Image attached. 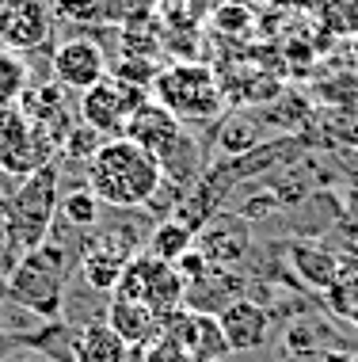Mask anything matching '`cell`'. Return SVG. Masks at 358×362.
Instances as JSON below:
<instances>
[{
    "label": "cell",
    "instance_id": "obj_30",
    "mask_svg": "<svg viewBox=\"0 0 358 362\" xmlns=\"http://www.w3.org/2000/svg\"><path fill=\"white\" fill-rule=\"evenodd\" d=\"M351 362H358V351H351Z\"/></svg>",
    "mask_w": 358,
    "mask_h": 362
},
{
    "label": "cell",
    "instance_id": "obj_29",
    "mask_svg": "<svg viewBox=\"0 0 358 362\" xmlns=\"http://www.w3.org/2000/svg\"><path fill=\"white\" fill-rule=\"evenodd\" d=\"M309 358H313V355H309ZM309 358H294V355H282L278 362H309Z\"/></svg>",
    "mask_w": 358,
    "mask_h": 362
},
{
    "label": "cell",
    "instance_id": "obj_16",
    "mask_svg": "<svg viewBox=\"0 0 358 362\" xmlns=\"http://www.w3.org/2000/svg\"><path fill=\"white\" fill-rule=\"evenodd\" d=\"M126 263H130V259L114 256V252L100 248V244H88L84 256H80V263H76V275H80V282H84V286H92L95 293H114Z\"/></svg>",
    "mask_w": 358,
    "mask_h": 362
},
{
    "label": "cell",
    "instance_id": "obj_7",
    "mask_svg": "<svg viewBox=\"0 0 358 362\" xmlns=\"http://www.w3.org/2000/svg\"><path fill=\"white\" fill-rule=\"evenodd\" d=\"M107 73H111V65H107L103 46L92 42V38H84V35H73V38H65V42H57L54 54H50L54 84H61L69 95H84Z\"/></svg>",
    "mask_w": 358,
    "mask_h": 362
},
{
    "label": "cell",
    "instance_id": "obj_9",
    "mask_svg": "<svg viewBox=\"0 0 358 362\" xmlns=\"http://www.w3.org/2000/svg\"><path fill=\"white\" fill-rule=\"evenodd\" d=\"M217 325H221V336H225L233 355H251V351H263L270 344L275 317L244 293V298H237L233 305H225L217 313Z\"/></svg>",
    "mask_w": 358,
    "mask_h": 362
},
{
    "label": "cell",
    "instance_id": "obj_23",
    "mask_svg": "<svg viewBox=\"0 0 358 362\" xmlns=\"http://www.w3.org/2000/svg\"><path fill=\"white\" fill-rule=\"evenodd\" d=\"M176 271H179V279H183V290H187L191 282H198V279H206V275H210V263H206V256H202V252L191 248L187 256H179V259H176Z\"/></svg>",
    "mask_w": 358,
    "mask_h": 362
},
{
    "label": "cell",
    "instance_id": "obj_19",
    "mask_svg": "<svg viewBox=\"0 0 358 362\" xmlns=\"http://www.w3.org/2000/svg\"><path fill=\"white\" fill-rule=\"evenodd\" d=\"M27 84H31V62H27V54H16V50L0 46V111L16 107Z\"/></svg>",
    "mask_w": 358,
    "mask_h": 362
},
{
    "label": "cell",
    "instance_id": "obj_24",
    "mask_svg": "<svg viewBox=\"0 0 358 362\" xmlns=\"http://www.w3.org/2000/svg\"><path fill=\"white\" fill-rule=\"evenodd\" d=\"M19 320H35V317H31V313H23V309H16L12 301H8V293H4V282H0V332H12V336H23Z\"/></svg>",
    "mask_w": 358,
    "mask_h": 362
},
{
    "label": "cell",
    "instance_id": "obj_26",
    "mask_svg": "<svg viewBox=\"0 0 358 362\" xmlns=\"http://www.w3.org/2000/svg\"><path fill=\"white\" fill-rule=\"evenodd\" d=\"M23 351V336H12V332H0V362L12 358Z\"/></svg>",
    "mask_w": 358,
    "mask_h": 362
},
{
    "label": "cell",
    "instance_id": "obj_31",
    "mask_svg": "<svg viewBox=\"0 0 358 362\" xmlns=\"http://www.w3.org/2000/svg\"><path fill=\"white\" fill-rule=\"evenodd\" d=\"M0 180H4V172H0ZM0 194H4V187H0Z\"/></svg>",
    "mask_w": 358,
    "mask_h": 362
},
{
    "label": "cell",
    "instance_id": "obj_15",
    "mask_svg": "<svg viewBox=\"0 0 358 362\" xmlns=\"http://www.w3.org/2000/svg\"><path fill=\"white\" fill-rule=\"evenodd\" d=\"M263 138H267V126L259 122V115H229L225 122L214 126L217 156H225V160H237V156L259 149Z\"/></svg>",
    "mask_w": 358,
    "mask_h": 362
},
{
    "label": "cell",
    "instance_id": "obj_2",
    "mask_svg": "<svg viewBox=\"0 0 358 362\" xmlns=\"http://www.w3.org/2000/svg\"><path fill=\"white\" fill-rule=\"evenodd\" d=\"M57 202H61V164L50 160L35 175L19 180L8 191L4 202V240L16 259H23L31 248H38L50 237V225L57 218Z\"/></svg>",
    "mask_w": 358,
    "mask_h": 362
},
{
    "label": "cell",
    "instance_id": "obj_33",
    "mask_svg": "<svg viewBox=\"0 0 358 362\" xmlns=\"http://www.w3.org/2000/svg\"><path fill=\"white\" fill-rule=\"evenodd\" d=\"M0 4H4V0H0Z\"/></svg>",
    "mask_w": 358,
    "mask_h": 362
},
{
    "label": "cell",
    "instance_id": "obj_12",
    "mask_svg": "<svg viewBox=\"0 0 358 362\" xmlns=\"http://www.w3.org/2000/svg\"><path fill=\"white\" fill-rule=\"evenodd\" d=\"M248 293V275L244 271H225V267H210L206 279L191 282L183 290V309L202 313V317H217L225 305H233L237 298Z\"/></svg>",
    "mask_w": 358,
    "mask_h": 362
},
{
    "label": "cell",
    "instance_id": "obj_27",
    "mask_svg": "<svg viewBox=\"0 0 358 362\" xmlns=\"http://www.w3.org/2000/svg\"><path fill=\"white\" fill-rule=\"evenodd\" d=\"M309 362H351V351H316Z\"/></svg>",
    "mask_w": 358,
    "mask_h": 362
},
{
    "label": "cell",
    "instance_id": "obj_3",
    "mask_svg": "<svg viewBox=\"0 0 358 362\" xmlns=\"http://www.w3.org/2000/svg\"><path fill=\"white\" fill-rule=\"evenodd\" d=\"M149 95L183 126L217 122L225 111V88H221L217 73L198 62H179L172 69H160Z\"/></svg>",
    "mask_w": 358,
    "mask_h": 362
},
{
    "label": "cell",
    "instance_id": "obj_21",
    "mask_svg": "<svg viewBox=\"0 0 358 362\" xmlns=\"http://www.w3.org/2000/svg\"><path fill=\"white\" fill-rule=\"evenodd\" d=\"M103 141H107L103 134H95L92 126L76 122L73 130L65 134V141H61V149H57V156H65V160H76V164H88Z\"/></svg>",
    "mask_w": 358,
    "mask_h": 362
},
{
    "label": "cell",
    "instance_id": "obj_11",
    "mask_svg": "<svg viewBox=\"0 0 358 362\" xmlns=\"http://www.w3.org/2000/svg\"><path fill=\"white\" fill-rule=\"evenodd\" d=\"M183 134H187V126H183L179 119H172V115L149 95V100L130 115L122 138L138 141L145 153H153L157 160H164V156H172V149L183 141Z\"/></svg>",
    "mask_w": 358,
    "mask_h": 362
},
{
    "label": "cell",
    "instance_id": "obj_28",
    "mask_svg": "<svg viewBox=\"0 0 358 362\" xmlns=\"http://www.w3.org/2000/svg\"><path fill=\"white\" fill-rule=\"evenodd\" d=\"M19 362H50V358H42V355H35V351H27V355L19 358Z\"/></svg>",
    "mask_w": 358,
    "mask_h": 362
},
{
    "label": "cell",
    "instance_id": "obj_22",
    "mask_svg": "<svg viewBox=\"0 0 358 362\" xmlns=\"http://www.w3.org/2000/svg\"><path fill=\"white\" fill-rule=\"evenodd\" d=\"M141 362H195V358H191L187 347H179L172 336H164V332H160V336L141 351Z\"/></svg>",
    "mask_w": 358,
    "mask_h": 362
},
{
    "label": "cell",
    "instance_id": "obj_1",
    "mask_svg": "<svg viewBox=\"0 0 358 362\" xmlns=\"http://www.w3.org/2000/svg\"><path fill=\"white\" fill-rule=\"evenodd\" d=\"M84 183L103 206L145 210L160 187V160L130 138H107L84 164Z\"/></svg>",
    "mask_w": 358,
    "mask_h": 362
},
{
    "label": "cell",
    "instance_id": "obj_5",
    "mask_svg": "<svg viewBox=\"0 0 358 362\" xmlns=\"http://www.w3.org/2000/svg\"><path fill=\"white\" fill-rule=\"evenodd\" d=\"M145 100H149L145 88H133V84H126V81L107 73L100 84L80 95V122L92 126L95 134H103V138H122L130 115Z\"/></svg>",
    "mask_w": 358,
    "mask_h": 362
},
{
    "label": "cell",
    "instance_id": "obj_20",
    "mask_svg": "<svg viewBox=\"0 0 358 362\" xmlns=\"http://www.w3.org/2000/svg\"><path fill=\"white\" fill-rule=\"evenodd\" d=\"M324 309L343 325H354L358 317V271H347L324 290Z\"/></svg>",
    "mask_w": 358,
    "mask_h": 362
},
{
    "label": "cell",
    "instance_id": "obj_17",
    "mask_svg": "<svg viewBox=\"0 0 358 362\" xmlns=\"http://www.w3.org/2000/svg\"><path fill=\"white\" fill-rule=\"evenodd\" d=\"M195 248V229L191 225H183L179 218H164L153 225L149 240H145L141 252H149V256H157L164 263H176L179 256H187V252Z\"/></svg>",
    "mask_w": 358,
    "mask_h": 362
},
{
    "label": "cell",
    "instance_id": "obj_25",
    "mask_svg": "<svg viewBox=\"0 0 358 362\" xmlns=\"http://www.w3.org/2000/svg\"><path fill=\"white\" fill-rule=\"evenodd\" d=\"M217 27H221V31H244V27H248V12H244V8H221V12H217Z\"/></svg>",
    "mask_w": 358,
    "mask_h": 362
},
{
    "label": "cell",
    "instance_id": "obj_6",
    "mask_svg": "<svg viewBox=\"0 0 358 362\" xmlns=\"http://www.w3.org/2000/svg\"><path fill=\"white\" fill-rule=\"evenodd\" d=\"M256 248V233L251 221L237 218L229 210H217L214 218H206L195 233V252L206 256L210 267H225V271H244V263Z\"/></svg>",
    "mask_w": 358,
    "mask_h": 362
},
{
    "label": "cell",
    "instance_id": "obj_13",
    "mask_svg": "<svg viewBox=\"0 0 358 362\" xmlns=\"http://www.w3.org/2000/svg\"><path fill=\"white\" fill-rule=\"evenodd\" d=\"M103 325H107L119 339H126L130 347H149L164 332V317H157V313H153L149 305H141V301L111 293L107 309H103Z\"/></svg>",
    "mask_w": 358,
    "mask_h": 362
},
{
    "label": "cell",
    "instance_id": "obj_10",
    "mask_svg": "<svg viewBox=\"0 0 358 362\" xmlns=\"http://www.w3.org/2000/svg\"><path fill=\"white\" fill-rule=\"evenodd\" d=\"M286 259H290V271L294 279L302 282L305 290L313 293H324L340 275H347V263L340 252L324 248V240H309V237H294L286 240Z\"/></svg>",
    "mask_w": 358,
    "mask_h": 362
},
{
    "label": "cell",
    "instance_id": "obj_8",
    "mask_svg": "<svg viewBox=\"0 0 358 362\" xmlns=\"http://www.w3.org/2000/svg\"><path fill=\"white\" fill-rule=\"evenodd\" d=\"M50 0H4L0 4V46L16 54H35L54 35Z\"/></svg>",
    "mask_w": 358,
    "mask_h": 362
},
{
    "label": "cell",
    "instance_id": "obj_32",
    "mask_svg": "<svg viewBox=\"0 0 358 362\" xmlns=\"http://www.w3.org/2000/svg\"><path fill=\"white\" fill-rule=\"evenodd\" d=\"M354 328H358V317H354Z\"/></svg>",
    "mask_w": 358,
    "mask_h": 362
},
{
    "label": "cell",
    "instance_id": "obj_14",
    "mask_svg": "<svg viewBox=\"0 0 358 362\" xmlns=\"http://www.w3.org/2000/svg\"><path fill=\"white\" fill-rule=\"evenodd\" d=\"M145 347H130L103 320L73 325V362H141Z\"/></svg>",
    "mask_w": 358,
    "mask_h": 362
},
{
    "label": "cell",
    "instance_id": "obj_18",
    "mask_svg": "<svg viewBox=\"0 0 358 362\" xmlns=\"http://www.w3.org/2000/svg\"><path fill=\"white\" fill-rule=\"evenodd\" d=\"M57 218L65 225H73V229H80V233H92L103 218V202L95 199L88 187H65L61 202H57Z\"/></svg>",
    "mask_w": 358,
    "mask_h": 362
},
{
    "label": "cell",
    "instance_id": "obj_4",
    "mask_svg": "<svg viewBox=\"0 0 358 362\" xmlns=\"http://www.w3.org/2000/svg\"><path fill=\"white\" fill-rule=\"evenodd\" d=\"M114 293L149 305L157 317H168V313L183 309V279H179L176 263H164L157 256H149V252H138L122 267V279L114 286Z\"/></svg>",
    "mask_w": 358,
    "mask_h": 362
}]
</instances>
